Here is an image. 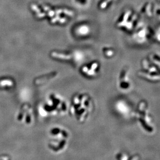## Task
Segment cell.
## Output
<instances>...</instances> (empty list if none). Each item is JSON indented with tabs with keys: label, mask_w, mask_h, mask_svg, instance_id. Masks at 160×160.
<instances>
[{
	"label": "cell",
	"mask_w": 160,
	"mask_h": 160,
	"mask_svg": "<svg viewBox=\"0 0 160 160\" xmlns=\"http://www.w3.org/2000/svg\"><path fill=\"white\" fill-rule=\"evenodd\" d=\"M49 137L47 147L52 152L59 154L67 148L70 133L66 128L58 126L52 127L49 131Z\"/></svg>",
	"instance_id": "6da1fadb"
},
{
	"label": "cell",
	"mask_w": 160,
	"mask_h": 160,
	"mask_svg": "<svg viewBox=\"0 0 160 160\" xmlns=\"http://www.w3.org/2000/svg\"><path fill=\"white\" fill-rule=\"evenodd\" d=\"M0 160H11V159L7 155H0Z\"/></svg>",
	"instance_id": "7a4b0ae2"
}]
</instances>
